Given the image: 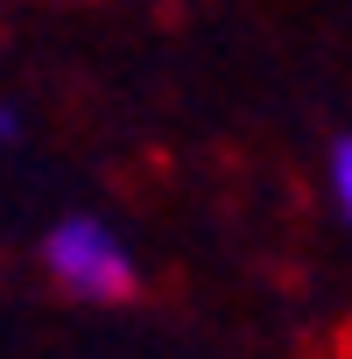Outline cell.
I'll return each instance as SVG.
<instances>
[{
  "instance_id": "1",
  "label": "cell",
  "mask_w": 352,
  "mask_h": 359,
  "mask_svg": "<svg viewBox=\"0 0 352 359\" xmlns=\"http://www.w3.org/2000/svg\"><path fill=\"white\" fill-rule=\"evenodd\" d=\"M43 268H50V282H57L64 296H78V303H120V296H134V254H127V240H120L106 219H92V212L50 226Z\"/></svg>"
},
{
  "instance_id": "2",
  "label": "cell",
  "mask_w": 352,
  "mask_h": 359,
  "mask_svg": "<svg viewBox=\"0 0 352 359\" xmlns=\"http://www.w3.org/2000/svg\"><path fill=\"white\" fill-rule=\"evenodd\" d=\"M324 191H331L338 212L352 205V141L345 134H331V148H324Z\"/></svg>"
},
{
  "instance_id": "3",
  "label": "cell",
  "mask_w": 352,
  "mask_h": 359,
  "mask_svg": "<svg viewBox=\"0 0 352 359\" xmlns=\"http://www.w3.org/2000/svg\"><path fill=\"white\" fill-rule=\"evenodd\" d=\"M15 134H22V113H15L8 99H0V141H15Z\"/></svg>"
}]
</instances>
